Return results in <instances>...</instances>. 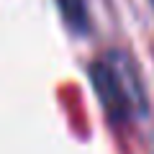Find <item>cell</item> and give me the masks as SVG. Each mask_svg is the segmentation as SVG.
<instances>
[{"instance_id":"1","label":"cell","mask_w":154,"mask_h":154,"mask_svg":"<svg viewBox=\"0 0 154 154\" xmlns=\"http://www.w3.org/2000/svg\"><path fill=\"white\" fill-rule=\"evenodd\" d=\"M95 95L100 98L105 113L113 123L126 121L134 113L144 110V95L136 85L128 82V69L123 72L121 64H113V59H98L90 67Z\"/></svg>"},{"instance_id":"2","label":"cell","mask_w":154,"mask_h":154,"mask_svg":"<svg viewBox=\"0 0 154 154\" xmlns=\"http://www.w3.org/2000/svg\"><path fill=\"white\" fill-rule=\"evenodd\" d=\"M59 16L75 33H85L88 31V5L85 0H57Z\"/></svg>"},{"instance_id":"3","label":"cell","mask_w":154,"mask_h":154,"mask_svg":"<svg viewBox=\"0 0 154 154\" xmlns=\"http://www.w3.org/2000/svg\"><path fill=\"white\" fill-rule=\"evenodd\" d=\"M152 5H154V0H152Z\"/></svg>"}]
</instances>
